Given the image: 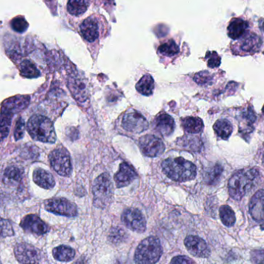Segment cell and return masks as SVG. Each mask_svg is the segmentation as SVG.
<instances>
[{
    "instance_id": "cell-9",
    "label": "cell",
    "mask_w": 264,
    "mask_h": 264,
    "mask_svg": "<svg viewBox=\"0 0 264 264\" xmlns=\"http://www.w3.org/2000/svg\"><path fill=\"white\" fill-rule=\"evenodd\" d=\"M139 145L142 153L149 157L159 156L165 150L163 141L156 135H143L139 139Z\"/></svg>"
},
{
    "instance_id": "cell-23",
    "label": "cell",
    "mask_w": 264,
    "mask_h": 264,
    "mask_svg": "<svg viewBox=\"0 0 264 264\" xmlns=\"http://www.w3.org/2000/svg\"><path fill=\"white\" fill-rule=\"evenodd\" d=\"M184 131L190 134L199 133L203 131L204 124L198 117H186L183 119L181 123Z\"/></svg>"
},
{
    "instance_id": "cell-24",
    "label": "cell",
    "mask_w": 264,
    "mask_h": 264,
    "mask_svg": "<svg viewBox=\"0 0 264 264\" xmlns=\"http://www.w3.org/2000/svg\"><path fill=\"white\" fill-rule=\"evenodd\" d=\"M213 129L216 135L224 140H227L230 138L233 131L231 123L226 119L217 120L214 124Z\"/></svg>"
},
{
    "instance_id": "cell-2",
    "label": "cell",
    "mask_w": 264,
    "mask_h": 264,
    "mask_svg": "<svg viewBox=\"0 0 264 264\" xmlns=\"http://www.w3.org/2000/svg\"><path fill=\"white\" fill-rule=\"evenodd\" d=\"M161 166L163 173L177 182L191 181L196 177V166L182 157L167 159L163 160Z\"/></svg>"
},
{
    "instance_id": "cell-22",
    "label": "cell",
    "mask_w": 264,
    "mask_h": 264,
    "mask_svg": "<svg viewBox=\"0 0 264 264\" xmlns=\"http://www.w3.org/2000/svg\"><path fill=\"white\" fill-rule=\"evenodd\" d=\"M33 179L40 188L44 189H52L55 186V181L51 173L41 168H37L33 171Z\"/></svg>"
},
{
    "instance_id": "cell-40",
    "label": "cell",
    "mask_w": 264,
    "mask_h": 264,
    "mask_svg": "<svg viewBox=\"0 0 264 264\" xmlns=\"http://www.w3.org/2000/svg\"><path fill=\"white\" fill-rule=\"evenodd\" d=\"M124 233H125V232L119 230V229L112 230L111 234H110L111 235L112 240L117 242H117H120V240H122Z\"/></svg>"
},
{
    "instance_id": "cell-6",
    "label": "cell",
    "mask_w": 264,
    "mask_h": 264,
    "mask_svg": "<svg viewBox=\"0 0 264 264\" xmlns=\"http://www.w3.org/2000/svg\"><path fill=\"white\" fill-rule=\"evenodd\" d=\"M263 40L260 36L254 32L248 31L239 39L238 41L232 46L235 54L249 55L258 52L262 47Z\"/></svg>"
},
{
    "instance_id": "cell-26",
    "label": "cell",
    "mask_w": 264,
    "mask_h": 264,
    "mask_svg": "<svg viewBox=\"0 0 264 264\" xmlns=\"http://www.w3.org/2000/svg\"><path fill=\"white\" fill-rule=\"evenodd\" d=\"M54 259L61 262H68L72 261L75 257V251L67 246H59L53 250Z\"/></svg>"
},
{
    "instance_id": "cell-37",
    "label": "cell",
    "mask_w": 264,
    "mask_h": 264,
    "mask_svg": "<svg viewBox=\"0 0 264 264\" xmlns=\"http://www.w3.org/2000/svg\"><path fill=\"white\" fill-rule=\"evenodd\" d=\"M1 226H2V237H11L13 233V230H12V226H11L10 223L9 221L5 220L4 219H2V222H1Z\"/></svg>"
},
{
    "instance_id": "cell-5",
    "label": "cell",
    "mask_w": 264,
    "mask_h": 264,
    "mask_svg": "<svg viewBox=\"0 0 264 264\" xmlns=\"http://www.w3.org/2000/svg\"><path fill=\"white\" fill-rule=\"evenodd\" d=\"M93 204L99 209H106L113 201V186L110 176L102 174L95 180L92 187Z\"/></svg>"
},
{
    "instance_id": "cell-13",
    "label": "cell",
    "mask_w": 264,
    "mask_h": 264,
    "mask_svg": "<svg viewBox=\"0 0 264 264\" xmlns=\"http://www.w3.org/2000/svg\"><path fill=\"white\" fill-rule=\"evenodd\" d=\"M14 254L21 264H37L42 259L38 249L27 244H17L14 249Z\"/></svg>"
},
{
    "instance_id": "cell-19",
    "label": "cell",
    "mask_w": 264,
    "mask_h": 264,
    "mask_svg": "<svg viewBox=\"0 0 264 264\" xmlns=\"http://www.w3.org/2000/svg\"><path fill=\"white\" fill-rule=\"evenodd\" d=\"M71 94L73 95L75 99L79 103H84L89 98L87 85L80 78H71L68 83Z\"/></svg>"
},
{
    "instance_id": "cell-29",
    "label": "cell",
    "mask_w": 264,
    "mask_h": 264,
    "mask_svg": "<svg viewBox=\"0 0 264 264\" xmlns=\"http://www.w3.org/2000/svg\"><path fill=\"white\" fill-rule=\"evenodd\" d=\"M219 216L223 224L227 227H232L236 223L234 212L229 205H223L219 209Z\"/></svg>"
},
{
    "instance_id": "cell-39",
    "label": "cell",
    "mask_w": 264,
    "mask_h": 264,
    "mask_svg": "<svg viewBox=\"0 0 264 264\" xmlns=\"http://www.w3.org/2000/svg\"><path fill=\"white\" fill-rule=\"evenodd\" d=\"M171 264H194L195 261L189 259L185 256H178L176 258H173L172 261H170Z\"/></svg>"
},
{
    "instance_id": "cell-14",
    "label": "cell",
    "mask_w": 264,
    "mask_h": 264,
    "mask_svg": "<svg viewBox=\"0 0 264 264\" xmlns=\"http://www.w3.org/2000/svg\"><path fill=\"white\" fill-rule=\"evenodd\" d=\"M20 226L26 233L42 236L50 231V226L36 215H28L21 221Z\"/></svg>"
},
{
    "instance_id": "cell-38",
    "label": "cell",
    "mask_w": 264,
    "mask_h": 264,
    "mask_svg": "<svg viewBox=\"0 0 264 264\" xmlns=\"http://www.w3.org/2000/svg\"><path fill=\"white\" fill-rule=\"evenodd\" d=\"M251 259L255 264H264V250H256L251 253Z\"/></svg>"
},
{
    "instance_id": "cell-41",
    "label": "cell",
    "mask_w": 264,
    "mask_h": 264,
    "mask_svg": "<svg viewBox=\"0 0 264 264\" xmlns=\"http://www.w3.org/2000/svg\"><path fill=\"white\" fill-rule=\"evenodd\" d=\"M260 26H261L263 31H264V19H261V20L260 21Z\"/></svg>"
},
{
    "instance_id": "cell-36",
    "label": "cell",
    "mask_w": 264,
    "mask_h": 264,
    "mask_svg": "<svg viewBox=\"0 0 264 264\" xmlns=\"http://www.w3.org/2000/svg\"><path fill=\"white\" fill-rule=\"evenodd\" d=\"M25 132V122L23 119H18L17 122H16L15 130H14V138L16 140L22 139L24 135Z\"/></svg>"
},
{
    "instance_id": "cell-31",
    "label": "cell",
    "mask_w": 264,
    "mask_h": 264,
    "mask_svg": "<svg viewBox=\"0 0 264 264\" xmlns=\"http://www.w3.org/2000/svg\"><path fill=\"white\" fill-rule=\"evenodd\" d=\"M179 47L174 40H170L159 47L158 52L164 57H174L179 53Z\"/></svg>"
},
{
    "instance_id": "cell-28",
    "label": "cell",
    "mask_w": 264,
    "mask_h": 264,
    "mask_svg": "<svg viewBox=\"0 0 264 264\" xmlns=\"http://www.w3.org/2000/svg\"><path fill=\"white\" fill-rule=\"evenodd\" d=\"M89 5V0H69L68 11L72 16H80L86 12Z\"/></svg>"
},
{
    "instance_id": "cell-7",
    "label": "cell",
    "mask_w": 264,
    "mask_h": 264,
    "mask_svg": "<svg viewBox=\"0 0 264 264\" xmlns=\"http://www.w3.org/2000/svg\"><path fill=\"white\" fill-rule=\"evenodd\" d=\"M51 167L63 177H68L72 170L71 156L65 148L58 147L54 149L49 155Z\"/></svg>"
},
{
    "instance_id": "cell-21",
    "label": "cell",
    "mask_w": 264,
    "mask_h": 264,
    "mask_svg": "<svg viewBox=\"0 0 264 264\" xmlns=\"http://www.w3.org/2000/svg\"><path fill=\"white\" fill-rule=\"evenodd\" d=\"M82 37L89 42H93L99 37V25L93 17H89L84 20L80 26Z\"/></svg>"
},
{
    "instance_id": "cell-3",
    "label": "cell",
    "mask_w": 264,
    "mask_h": 264,
    "mask_svg": "<svg viewBox=\"0 0 264 264\" xmlns=\"http://www.w3.org/2000/svg\"><path fill=\"white\" fill-rule=\"evenodd\" d=\"M27 131L34 140L54 143L57 139L54 124L44 116H33L28 121Z\"/></svg>"
},
{
    "instance_id": "cell-12",
    "label": "cell",
    "mask_w": 264,
    "mask_h": 264,
    "mask_svg": "<svg viewBox=\"0 0 264 264\" xmlns=\"http://www.w3.org/2000/svg\"><path fill=\"white\" fill-rule=\"evenodd\" d=\"M30 103V97L27 96H18L9 98L2 104L1 117L12 119L13 115L25 110Z\"/></svg>"
},
{
    "instance_id": "cell-25",
    "label": "cell",
    "mask_w": 264,
    "mask_h": 264,
    "mask_svg": "<svg viewBox=\"0 0 264 264\" xmlns=\"http://www.w3.org/2000/svg\"><path fill=\"white\" fill-rule=\"evenodd\" d=\"M135 89L143 96H151L154 89V81L151 75H146L135 85Z\"/></svg>"
},
{
    "instance_id": "cell-10",
    "label": "cell",
    "mask_w": 264,
    "mask_h": 264,
    "mask_svg": "<svg viewBox=\"0 0 264 264\" xmlns=\"http://www.w3.org/2000/svg\"><path fill=\"white\" fill-rule=\"evenodd\" d=\"M122 126L128 132L139 133L146 131L149 127L147 120L139 112H128L123 119Z\"/></svg>"
},
{
    "instance_id": "cell-8",
    "label": "cell",
    "mask_w": 264,
    "mask_h": 264,
    "mask_svg": "<svg viewBox=\"0 0 264 264\" xmlns=\"http://www.w3.org/2000/svg\"><path fill=\"white\" fill-rule=\"evenodd\" d=\"M44 208L48 212L61 216L74 217L78 214L75 204L64 198H54L44 202Z\"/></svg>"
},
{
    "instance_id": "cell-18",
    "label": "cell",
    "mask_w": 264,
    "mask_h": 264,
    "mask_svg": "<svg viewBox=\"0 0 264 264\" xmlns=\"http://www.w3.org/2000/svg\"><path fill=\"white\" fill-rule=\"evenodd\" d=\"M155 130L163 136L172 134L175 128L174 119L167 113H161L157 116L153 122Z\"/></svg>"
},
{
    "instance_id": "cell-30",
    "label": "cell",
    "mask_w": 264,
    "mask_h": 264,
    "mask_svg": "<svg viewBox=\"0 0 264 264\" xmlns=\"http://www.w3.org/2000/svg\"><path fill=\"white\" fill-rule=\"evenodd\" d=\"M21 75L26 78H35L40 76V72L36 65L29 60H25L20 65Z\"/></svg>"
},
{
    "instance_id": "cell-1",
    "label": "cell",
    "mask_w": 264,
    "mask_h": 264,
    "mask_svg": "<svg viewBox=\"0 0 264 264\" xmlns=\"http://www.w3.org/2000/svg\"><path fill=\"white\" fill-rule=\"evenodd\" d=\"M259 176V170L257 168L244 169L235 173L228 184L231 198L237 201L241 200L251 191Z\"/></svg>"
},
{
    "instance_id": "cell-16",
    "label": "cell",
    "mask_w": 264,
    "mask_h": 264,
    "mask_svg": "<svg viewBox=\"0 0 264 264\" xmlns=\"http://www.w3.org/2000/svg\"><path fill=\"white\" fill-rule=\"evenodd\" d=\"M137 177L135 170L129 163H121L120 166V170L114 176L117 188H124V187L129 185Z\"/></svg>"
},
{
    "instance_id": "cell-4",
    "label": "cell",
    "mask_w": 264,
    "mask_h": 264,
    "mask_svg": "<svg viewBox=\"0 0 264 264\" xmlns=\"http://www.w3.org/2000/svg\"><path fill=\"white\" fill-rule=\"evenodd\" d=\"M163 249L160 240L156 237H149L142 240L135 250L134 261L137 264H155L161 258Z\"/></svg>"
},
{
    "instance_id": "cell-20",
    "label": "cell",
    "mask_w": 264,
    "mask_h": 264,
    "mask_svg": "<svg viewBox=\"0 0 264 264\" xmlns=\"http://www.w3.org/2000/svg\"><path fill=\"white\" fill-rule=\"evenodd\" d=\"M249 23L241 18H233L228 26V35L233 40H239L248 30Z\"/></svg>"
},
{
    "instance_id": "cell-42",
    "label": "cell",
    "mask_w": 264,
    "mask_h": 264,
    "mask_svg": "<svg viewBox=\"0 0 264 264\" xmlns=\"http://www.w3.org/2000/svg\"><path fill=\"white\" fill-rule=\"evenodd\" d=\"M262 112H263V114H264V107H263Z\"/></svg>"
},
{
    "instance_id": "cell-11",
    "label": "cell",
    "mask_w": 264,
    "mask_h": 264,
    "mask_svg": "<svg viewBox=\"0 0 264 264\" xmlns=\"http://www.w3.org/2000/svg\"><path fill=\"white\" fill-rule=\"evenodd\" d=\"M123 223L127 228L136 233H143L146 230V222L144 216L137 209H127L123 212Z\"/></svg>"
},
{
    "instance_id": "cell-32",
    "label": "cell",
    "mask_w": 264,
    "mask_h": 264,
    "mask_svg": "<svg viewBox=\"0 0 264 264\" xmlns=\"http://www.w3.org/2000/svg\"><path fill=\"white\" fill-rule=\"evenodd\" d=\"M223 171V167L220 164H216L212 170H209V172H207L205 179H206V182L208 183V184H215L217 183Z\"/></svg>"
},
{
    "instance_id": "cell-33",
    "label": "cell",
    "mask_w": 264,
    "mask_h": 264,
    "mask_svg": "<svg viewBox=\"0 0 264 264\" xmlns=\"http://www.w3.org/2000/svg\"><path fill=\"white\" fill-rule=\"evenodd\" d=\"M10 24L12 30L17 33H23L27 30L28 26H29V24L23 16H16L11 21Z\"/></svg>"
},
{
    "instance_id": "cell-27",
    "label": "cell",
    "mask_w": 264,
    "mask_h": 264,
    "mask_svg": "<svg viewBox=\"0 0 264 264\" xmlns=\"http://www.w3.org/2000/svg\"><path fill=\"white\" fill-rule=\"evenodd\" d=\"M23 170L16 167H9L4 171L3 181L7 184H18L23 179Z\"/></svg>"
},
{
    "instance_id": "cell-15",
    "label": "cell",
    "mask_w": 264,
    "mask_h": 264,
    "mask_svg": "<svg viewBox=\"0 0 264 264\" xmlns=\"http://www.w3.org/2000/svg\"><path fill=\"white\" fill-rule=\"evenodd\" d=\"M184 245L191 255L199 258H208L211 254L210 249L203 239L196 236H188L184 240Z\"/></svg>"
},
{
    "instance_id": "cell-35",
    "label": "cell",
    "mask_w": 264,
    "mask_h": 264,
    "mask_svg": "<svg viewBox=\"0 0 264 264\" xmlns=\"http://www.w3.org/2000/svg\"><path fill=\"white\" fill-rule=\"evenodd\" d=\"M205 59H207V65L210 68H218L221 65V58L218 55L217 53L210 52L208 51L206 53V57Z\"/></svg>"
},
{
    "instance_id": "cell-17",
    "label": "cell",
    "mask_w": 264,
    "mask_h": 264,
    "mask_svg": "<svg viewBox=\"0 0 264 264\" xmlns=\"http://www.w3.org/2000/svg\"><path fill=\"white\" fill-rule=\"evenodd\" d=\"M249 208L253 219L264 224V190H260L253 196Z\"/></svg>"
},
{
    "instance_id": "cell-34",
    "label": "cell",
    "mask_w": 264,
    "mask_h": 264,
    "mask_svg": "<svg viewBox=\"0 0 264 264\" xmlns=\"http://www.w3.org/2000/svg\"><path fill=\"white\" fill-rule=\"evenodd\" d=\"M195 82L200 85H212L213 81V77L208 71H201L199 73L195 75Z\"/></svg>"
}]
</instances>
